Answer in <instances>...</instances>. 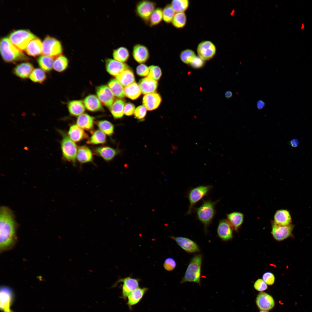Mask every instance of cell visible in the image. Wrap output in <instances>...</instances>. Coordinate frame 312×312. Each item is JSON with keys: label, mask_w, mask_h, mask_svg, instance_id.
Instances as JSON below:
<instances>
[{"label": "cell", "mask_w": 312, "mask_h": 312, "mask_svg": "<svg viewBox=\"0 0 312 312\" xmlns=\"http://www.w3.org/2000/svg\"><path fill=\"white\" fill-rule=\"evenodd\" d=\"M186 21V15L184 12H177L175 14L172 23L175 27L181 28L185 26Z\"/></svg>", "instance_id": "ee69618b"}, {"label": "cell", "mask_w": 312, "mask_h": 312, "mask_svg": "<svg viewBox=\"0 0 312 312\" xmlns=\"http://www.w3.org/2000/svg\"><path fill=\"white\" fill-rule=\"evenodd\" d=\"M83 103L86 108L90 111H99L103 109L98 97L94 95H90L87 96L84 99Z\"/></svg>", "instance_id": "d4e9b609"}, {"label": "cell", "mask_w": 312, "mask_h": 312, "mask_svg": "<svg viewBox=\"0 0 312 312\" xmlns=\"http://www.w3.org/2000/svg\"><path fill=\"white\" fill-rule=\"evenodd\" d=\"M58 131L62 136L61 146L63 158L75 164L78 150L76 144L64 131L60 130Z\"/></svg>", "instance_id": "5b68a950"}, {"label": "cell", "mask_w": 312, "mask_h": 312, "mask_svg": "<svg viewBox=\"0 0 312 312\" xmlns=\"http://www.w3.org/2000/svg\"><path fill=\"white\" fill-rule=\"evenodd\" d=\"M149 73L147 76L157 81L159 79L162 75L161 71L158 66L151 65L148 67Z\"/></svg>", "instance_id": "c3c4849f"}, {"label": "cell", "mask_w": 312, "mask_h": 312, "mask_svg": "<svg viewBox=\"0 0 312 312\" xmlns=\"http://www.w3.org/2000/svg\"><path fill=\"white\" fill-rule=\"evenodd\" d=\"M227 220L232 227L236 230L243 223L244 215L241 213L235 212L227 214Z\"/></svg>", "instance_id": "e575fe53"}, {"label": "cell", "mask_w": 312, "mask_h": 312, "mask_svg": "<svg viewBox=\"0 0 312 312\" xmlns=\"http://www.w3.org/2000/svg\"><path fill=\"white\" fill-rule=\"evenodd\" d=\"M135 109V107L134 104L130 103H127L125 104L124 107V114L127 116H131L134 114Z\"/></svg>", "instance_id": "11a10c76"}, {"label": "cell", "mask_w": 312, "mask_h": 312, "mask_svg": "<svg viewBox=\"0 0 312 312\" xmlns=\"http://www.w3.org/2000/svg\"><path fill=\"white\" fill-rule=\"evenodd\" d=\"M259 312H268V311L261 310Z\"/></svg>", "instance_id": "be15d7a7"}, {"label": "cell", "mask_w": 312, "mask_h": 312, "mask_svg": "<svg viewBox=\"0 0 312 312\" xmlns=\"http://www.w3.org/2000/svg\"><path fill=\"white\" fill-rule=\"evenodd\" d=\"M105 66L107 72L111 75L116 77L125 70L129 68L128 65L125 63L110 58L106 60Z\"/></svg>", "instance_id": "2e32d148"}, {"label": "cell", "mask_w": 312, "mask_h": 312, "mask_svg": "<svg viewBox=\"0 0 312 312\" xmlns=\"http://www.w3.org/2000/svg\"><path fill=\"white\" fill-rule=\"evenodd\" d=\"M170 5L175 12H184L188 8L189 1L188 0H173Z\"/></svg>", "instance_id": "7bdbcfd3"}, {"label": "cell", "mask_w": 312, "mask_h": 312, "mask_svg": "<svg viewBox=\"0 0 312 312\" xmlns=\"http://www.w3.org/2000/svg\"><path fill=\"white\" fill-rule=\"evenodd\" d=\"M46 77L44 71L39 68L34 69L29 77L31 81L38 83H43L46 80Z\"/></svg>", "instance_id": "60d3db41"}, {"label": "cell", "mask_w": 312, "mask_h": 312, "mask_svg": "<svg viewBox=\"0 0 312 312\" xmlns=\"http://www.w3.org/2000/svg\"><path fill=\"white\" fill-rule=\"evenodd\" d=\"M163 9L161 8H156L151 14L148 21L151 26L157 25L159 24L162 20Z\"/></svg>", "instance_id": "b9f144b4"}, {"label": "cell", "mask_w": 312, "mask_h": 312, "mask_svg": "<svg viewBox=\"0 0 312 312\" xmlns=\"http://www.w3.org/2000/svg\"><path fill=\"white\" fill-rule=\"evenodd\" d=\"M254 287L256 290L262 292L268 288L267 285L261 279H259L256 281Z\"/></svg>", "instance_id": "db71d44e"}, {"label": "cell", "mask_w": 312, "mask_h": 312, "mask_svg": "<svg viewBox=\"0 0 312 312\" xmlns=\"http://www.w3.org/2000/svg\"><path fill=\"white\" fill-rule=\"evenodd\" d=\"M294 225L281 226L273 223L272 233L274 238L278 241H281L287 238L291 235L294 228Z\"/></svg>", "instance_id": "4fadbf2b"}, {"label": "cell", "mask_w": 312, "mask_h": 312, "mask_svg": "<svg viewBox=\"0 0 312 312\" xmlns=\"http://www.w3.org/2000/svg\"><path fill=\"white\" fill-rule=\"evenodd\" d=\"M177 263L174 258L169 257L166 259L163 264L164 269L168 271L173 270L176 267Z\"/></svg>", "instance_id": "681fc988"}, {"label": "cell", "mask_w": 312, "mask_h": 312, "mask_svg": "<svg viewBox=\"0 0 312 312\" xmlns=\"http://www.w3.org/2000/svg\"><path fill=\"white\" fill-rule=\"evenodd\" d=\"M262 279L268 285H272L274 283L275 276L273 273L270 272H267L263 274Z\"/></svg>", "instance_id": "f5cc1de1"}, {"label": "cell", "mask_w": 312, "mask_h": 312, "mask_svg": "<svg viewBox=\"0 0 312 312\" xmlns=\"http://www.w3.org/2000/svg\"><path fill=\"white\" fill-rule=\"evenodd\" d=\"M197 51L199 57L203 61H207L214 57L216 53V48L212 42L206 40L198 44Z\"/></svg>", "instance_id": "30bf717a"}, {"label": "cell", "mask_w": 312, "mask_h": 312, "mask_svg": "<svg viewBox=\"0 0 312 312\" xmlns=\"http://www.w3.org/2000/svg\"><path fill=\"white\" fill-rule=\"evenodd\" d=\"M170 238L174 240L177 244L186 252L194 253L200 251L198 245L192 240L184 237L172 236Z\"/></svg>", "instance_id": "e0dca14e"}, {"label": "cell", "mask_w": 312, "mask_h": 312, "mask_svg": "<svg viewBox=\"0 0 312 312\" xmlns=\"http://www.w3.org/2000/svg\"><path fill=\"white\" fill-rule=\"evenodd\" d=\"M96 93L100 102L110 109L115 101V98L108 86L103 85L99 86L97 88Z\"/></svg>", "instance_id": "7c38bea8"}, {"label": "cell", "mask_w": 312, "mask_h": 312, "mask_svg": "<svg viewBox=\"0 0 312 312\" xmlns=\"http://www.w3.org/2000/svg\"><path fill=\"white\" fill-rule=\"evenodd\" d=\"M149 73L148 67L143 64H140L136 68V73L140 76H147Z\"/></svg>", "instance_id": "816d5d0a"}, {"label": "cell", "mask_w": 312, "mask_h": 312, "mask_svg": "<svg viewBox=\"0 0 312 312\" xmlns=\"http://www.w3.org/2000/svg\"><path fill=\"white\" fill-rule=\"evenodd\" d=\"M138 85L142 93L145 95L155 92L157 87L158 82L153 79L146 77L141 79Z\"/></svg>", "instance_id": "44dd1931"}, {"label": "cell", "mask_w": 312, "mask_h": 312, "mask_svg": "<svg viewBox=\"0 0 312 312\" xmlns=\"http://www.w3.org/2000/svg\"><path fill=\"white\" fill-rule=\"evenodd\" d=\"M147 110L146 109L144 105H140L135 108L134 114L135 116L138 119H142L145 117L146 114Z\"/></svg>", "instance_id": "f907efd6"}, {"label": "cell", "mask_w": 312, "mask_h": 312, "mask_svg": "<svg viewBox=\"0 0 312 312\" xmlns=\"http://www.w3.org/2000/svg\"><path fill=\"white\" fill-rule=\"evenodd\" d=\"M54 58L46 55L40 56L38 62L40 68L45 72L50 71L53 68Z\"/></svg>", "instance_id": "8d00e7d4"}, {"label": "cell", "mask_w": 312, "mask_h": 312, "mask_svg": "<svg viewBox=\"0 0 312 312\" xmlns=\"http://www.w3.org/2000/svg\"><path fill=\"white\" fill-rule=\"evenodd\" d=\"M235 9H233V10H232L231 12V15L232 16L234 14V13H235Z\"/></svg>", "instance_id": "6125c7cd"}, {"label": "cell", "mask_w": 312, "mask_h": 312, "mask_svg": "<svg viewBox=\"0 0 312 312\" xmlns=\"http://www.w3.org/2000/svg\"><path fill=\"white\" fill-rule=\"evenodd\" d=\"M124 91L125 96L133 100L138 98L142 93L139 85L135 82L125 87Z\"/></svg>", "instance_id": "836d02e7"}, {"label": "cell", "mask_w": 312, "mask_h": 312, "mask_svg": "<svg viewBox=\"0 0 312 312\" xmlns=\"http://www.w3.org/2000/svg\"><path fill=\"white\" fill-rule=\"evenodd\" d=\"M304 25L303 23H302L301 26L300 27V29L302 30H303L304 28Z\"/></svg>", "instance_id": "94428289"}, {"label": "cell", "mask_w": 312, "mask_h": 312, "mask_svg": "<svg viewBox=\"0 0 312 312\" xmlns=\"http://www.w3.org/2000/svg\"><path fill=\"white\" fill-rule=\"evenodd\" d=\"M94 118L87 114H82L78 117L77 120V125L87 131L92 130L93 127Z\"/></svg>", "instance_id": "83f0119b"}, {"label": "cell", "mask_w": 312, "mask_h": 312, "mask_svg": "<svg viewBox=\"0 0 312 312\" xmlns=\"http://www.w3.org/2000/svg\"><path fill=\"white\" fill-rule=\"evenodd\" d=\"M108 86L114 96L122 99L125 96L124 88L116 79L110 81L108 83Z\"/></svg>", "instance_id": "d6a6232c"}, {"label": "cell", "mask_w": 312, "mask_h": 312, "mask_svg": "<svg viewBox=\"0 0 312 312\" xmlns=\"http://www.w3.org/2000/svg\"><path fill=\"white\" fill-rule=\"evenodd\" d=\"M290 144L292 147H296L298 145L299 141L297 139H294L290 141Z\"/></svg>", "instance_id": "680465c9"}, {"label": "cell", "mask_w": 312, "mask_h": 312, "mask_svg": "<svg viewBox=\"0 0 312 312\" xmlns=\"http://www.w3.org/2000/svg\"><path fill=\"white\" fill-rule=\"evenodd\" d=\"M212 187L211 185H202L192 188L190 191L188 195L190 205L187 214H191L194 206L208 194Z\"/></svg>", "instance_id": "ba28073f"}, {"label": "cell", "mask_w": 312, "mask_h": 312, "mask_svg": "<svg viewBox=\"0 0 312 312\" xmlns=\"http://www.w3.org/2000/svg\"><path fill=\"white\" fill-rule=\"evenodd\" d=\"M132 55L135 61L139 63L142 64L148 60L149 52L146 46L141 44H137L133 47Z\"/></svg>", "instance_id": "ffe728a7"}, {"label": "cell", "mask_w": 312, "mask_h": 312, "mask_svg": "<svg viewBox=\"0 0 312 312\" xmlns=\"http://www.w3.org/2000/svg\"><path fill=\"white\" fill-rule=\"evenodd\" d=\"M257 307L261 310L268 311L272 309L275 305L273 297L269 294L263 292L259 293L256 299Z\"/></svg>", "instance_id": "9a60e30c"}, {"label": "cell", "mask_w": 312, "mask_h": 312, "mask_svg": "<svg viewBox=\"0 0 312 312\" xmlns=\"http://www.w3.org/2000/svg\"><path fill=\"white\" fill-rule=\"evenodd\" d=\"M76 158L81 163L92 162L93 160V154L90 149L85 146H79L78 149Z\"/></svg>", "instance_id": "f1b7e54d"}, {"label": "cell", "mask_w": 312, "mask_h": 312, "mask_svg": "<svg viewBox=\"0 0 312 312\" xmlns=\"http://www.w3.org/2000/svg\"><path fill=\"white\" fill-rule=\"evenodd\" d=\"M68 108L70 114L74 116H79L85 110L84 105L79 100L70 101L68 104Z\"/></svg>", "instance_id": "d590c367"}, {"label": "cell", "mask_w": 312, "mask_h": 312, "mask_svg": "<svg viewBox=\"0 0 312 312\" xmlns=\"http://www.w3.org/2000/svg\"><path fill=\"white\" fill-rule=\"evenodd\" d=\"M148 290L146 287H138L129 295L127 298V304L130 310L140 302Z\"/></svg>", "instance_id": "603a6c76"}, {"label": "cell", "mask_w": 312, "mask_h": 312, "mask_svg": "<svg viewBox=\"0 0 312 312\" xmlns=\"http://www.w3.org/2000/svg\"><path fill=\"white\" fill-rule=\"evenodd\" d=\"M68 62V60L66 57L60 55L56 57L54 60L53 68L57 72H62L67 68Z\"/></svg>", "instance_id": "ab89813d"}, {"label": "cell", "mask_w": 312, "mask_h": 312, "mask_svg": "<svg viewBox=\"0 0 312 312\" xmlns=\"http://www.w3.org/2000/svg\"><path fill=\"white\" fill-rule=\"evenodd\" d=\"M123 283L122 287V298L127 299L129 295L133 291L139 287V280L136 278L128 277L118 280L117 283Z\"/></svg>", "instance_id": "5bb4252c"}, {"label": "cell", "mask_w": 312, "mask_h": 312, "mask_svg": "<svg viewBox=\"0 0 312 312\" xmlns=\"http://www.w3.org/2000/svg\"><path fill=\"white\" fill-rule=\"evenodd\" d=\"M219 201L213 202L210 200H204L200 207L195 209L197 217L204 225L205 229L212 221L216 213L215 206Z\"/></svg>", "instance_id": "277c9868"}, {"label": "cell", "mask_w": 312, "mask_h": 312, "mask_svg": "<svg viewBox=\"0 0 312 312\" xmlns=\"http://www.w3.org/2000/svg\"><path fill=\"white\" fill-rule=\"evenodd\" d=\"M116 79L125 87L135 82L134 74L129 68L125 70L116 76Z\"/></svg>", "instance_id": "4dcf8cb0"}, {"label": "cell", "mask_w": 312, "mask_h": 312, "mask_svg": "<svg viewBox=\"0 0 312 312\" xmlns=\"http://www.w3.org/2000/svg\"><path fill=\"white\" fill-rule=\"evenodd\" d=\"M232 228L227 220L223 219L220 220L217 229L218 236L223 241L231 239L233 237Z\"/></svg>", "instance_id": "ac0fdd59"}, {"label": "cell", "mask_w": 312, "mask_h": 312, "mask_svg": "<svg viewBox=\"0 0 312 312\" xmlns=\"http://www.w3.org/2000/svg\"><path fill=\"white\" fill-rule=\"evenodd\" d=\"M275 7H276V8H278V5H277V4H276V5H275Z\"/></svg>", "instance_id": "e7e4bbea"}, {"label": "cell", "mask_w": 312, "mask_h": 312, "mask_svg": "<svg viewBox=\"0 0 312 312\" xmlns=\"http://www.w3.org/2000/svg\"><path fill=\"white\" fill-rule=\"evenodd\" d=\"M292 219L289 212L286 210L277 211L274 216V223L281 226H287L291 224Z\"/></svg>", "instance_id": "cb8c5ba5"}, {"label": "cell", "mask_w": 312, "mask_h": 312, "mask_svg": "<svg viewBox=\"0 0 312 312\" xmlns=\"http://www.w3.org/2000/svg\"><path fill=\"white\" fill-rule=\"evenodd\" d=\"M42 43L41 40L36 37L29 43L25 50L29 55L36 57L42 53Z\"/></svg>", "instance_id": "484cf974"}, {"label": "cell", "mask_w": 312, "mask_h": 312, "mask_svg": "<svg viewBox=\"0 0 312 312\" xmlns=\"http://www.w3.org/2000/svg\"><path fill=\"white\" fill-rule=\"evenodd\" d=\"M97 125L99 129L105 134L111 136L114 132V126L109 121L106 120L99 121Z\"/></svg>", "instance_id": "f6af8a7d"}, {"label": "cell", "mask_w": 312, "mask_h": 312, "mask_svg": "<svg viewBox=\"0 0 312 312\" xmlns=\"http://www.w3.org/2000/svg\"><path fill=\"white\" fill-rule=\"evenodd\" d=\"M113 56L114 60L124 63L128 60L129 57V53L126 48L121 47L114 50Z\"/></svg>", "instance_id": "74e56055"}, {"label": "cell", "mask_w": 312, "mask_h": 312, "mask_svg": "<svg viewBox=\"0 0 312 312\" xmlns=\"http://www.w3.org/2000/svg\"><path fill=\"white\" fill-rule=\"evenodd\" d=\"M106 140L105 134L100 130H97L93 133L87 143L91 144H103L106 142Z\"/></svg>", "instance_id": "f35d334b"}, {"label": "cell", "mask_w": 312, "mask_h": 312, "mask_svg": "<svg viewBox=\"0 0 312 312\" xmlns=\"http://www.w3.org/2000/svg\"><path fill=\"white\" fill-rule=\"evenodd\" d=\"M68 135L71 139L75 142H79L88 137V135L83 129L75 125H73L70 127Z\"/></svg>", "instance_id": "4316f807"}, {"label": "cell", "mask_w": 312, "mask_h": 312, "mask_svg": "<svg viewBox=\"0 0 312 312\" xmlns=\"http://www.w3.org/2000/svg\"><path fill=\"white\" fill-rule=\"evenodd\" d=\"M125 104V101L122 99H118L115 101L109 109L114 118H119L122 117Z\"/></svg>", "instance_id": "1f68e13d"}, {"label": "cell", "mask_w": 312, "mask_h": 312, "mask_svg": "<svg viewBox=\"0 0 312 312\" xmlns=\"http://www.w3.org/2000/svg\"><path fill=\"white\" fill-rule=\"evenodd\" d=\"M0 50L3 60L8 62L26 60L27 58L16 47L9 38L4 37L1 40Z\"/></svg>", "instance_id": "7a4b0ae2"}, {"label": "cell", "mask_w": 312, "mask_h": 312, "mask_svg": "<svg viewBox=\"0 0 312 312\" xmlns=\"http://www.w3.org/2000/svg\"><path fill=\"white\" fill-rule=\"evenodd\" d=\"M225 97L227 99H229L231 98L232 96L233 93L232 92L229 90L225 92Z\"/></svg>", "instance_id": "91938a15"}, {"label": "cell", "mask_w": 312, "mask_h": 312, "mask_svg": "<svg viewBox=\"0 0 312 312\" xmlns=\"http://www.w3.org/2000/svg\"><path fill=\"white\" fill-rule=\"evenodd\" d=\"M161 101L160 96L156 92L145 94L142 99L143 105L148 111L153 110L157 108Z\"/></svg>", "instance_id": "d6986e66"}, {"label": "cell", "mask_w": 312, "mask_h": 312, "mask_svg": "<svg viewBox=\"0 0 312 312\" xmlns=\"http://www.w3.org/2000/svg\"><path fill=\"white\" fill-rule=\"evenodd\" d=\"M42 53L53 58L62 55V48L61 42L56 39L47 36L42 43Z\"/></svg>", "instance_id": "52a82bcc"}, {"label": "cell", "mask_w": 312, "mask_h": 312, "mask_svg": "<svg viewBox=\"0 0 312 312\" xmlns=\"http://www.w3.org/2000/svg\"><path fill=\"white\" fill-rule=\"evenodd\" d=\"M190 64L192 67L195 68H198L203 66L204 62L203 60L199 57L196 56Z\"/></svg>", "instance_id": "9f6ffc18"}, {"label": "cell", "mask_w": 312, "mask_h": 312, "mask_svg": "<svg viewBox=\"0 0 312 312\" xmlns=\"http://www.w3.org/2000/svg\"><path fill=\"white\" fill-rule=\"evenodd\" d=\"M163 20L167 23L172 22L175 14V12L171 5H167L163 9Z\"/></svg>", "instance_id": "7dc6e473"}, {"label": "cell", "mask_w": 312, "mask_h": 312, "mask_svg": "<svg viewBox=\"0 0 312 312\" xmlns=\"http://www.w3.org/2000/svg\"><path fill=\"white\" fill-rule=\"evenodd\" d=\"M156 4L153 1L143 0L138 2L135 11L138 15L144 21L148 22L150 17L156 8Z\"/></svg>", "instance_id": "9c48e42d"}, {"label": "cell", "mask_w": 312, "mask_h": 312, "mask_svg": "<svg viewBox=\"0 0 312 312\" xmlns=\"http://www.w3.org/2000/svg\"><path fill=\"white\" fill-rule=\"evenodd\" d=\"M36 38L30 31L26 30L14 31L9 36L12 43L21 51L25 50L29 43Z\"/></svg>", "instance_id": "8992f818"}, {"label": "cell", "mask_w": 312, "mask_h": 312, "mask_svg": "<svg viewBox=\"0 0 312 312\" xmlns=\"http://www.w3.org/2000/svg\"><path fill=\"white\" fill-rule=\"evenodd\" d=\"M13 299L14 294L10 288L5 286L1 287L0 308L3 312H13L10 309Z\"/></svg>", "instance_id": "8fae6325"}, {"label": "cell", "mask_w": 312, "mask_h": 312, "mask_svg": "<svg viewBox=\"0 0 312 312\" xmlns=\"http://www.w3.org/2000/svg\"><path fill=\"white\" fill-rule=\"evenodd\" d=\"M202 261L201 255H196L192 258L180 281L181 283L192 282L200 285Z\"/></svg>", "instance_id": "3957f363"}, {"label": "cell", "mask_w": 312, "mask_h": 312, "mask_svg": "<svg viewBox=\"0 0 312 312\" xmlns=\"http://www.w3.org/2000/svg\"><path fill=\"white\" fill-rule=\"evenodd\" d=\"M31 63L25 62L17 65L13 70V73L17 76L22 79H26L29 77L34 69Z\"/></svg>", "instance_id": "7402d4cb"}, {"label": "cell", "mask_w": 312, "mask_h": 312, "mask_svg": "<svg viewBox=\"0 0 312 312\" xmlns=\"http://www.w3.org/2000/svg\"><path fill=\"white\" fill-rule=\"evenodd\" d=\"M265 105V102L261 100H259L257 103V107L259 109H263Z\"/></svg>", "instance_id": "6f0895ef"}, {"label": "cell", "mask_w": 312, "mask_h": 312, "mask_svg": "<svg viewBox=\"0 0 312 312\" xmlns=\"http://www.w3.org/2000/svg\"><path fill=\"white\" fill-rule=\"evenodd\" d=\"M180 56L182 62L187 64H190L196 57L193 50L188 49L182 51Z\"/></svg>", "instance_id": "bcb514c9"}, {"label": "cell", "mask_w": 312, "mask_h": 312, "mask_svg": "<svg viewBox=\"0 0 312 312\" xmlns=\"http://www.w3.org/2000/svg\"><path fill=\"white\" fill-rule=\"evenodd\" d=\"M94 151L97 155L107 161L112 159L118 153L116 149L108 146L97 147L95 148Z\"/></svg>", "instance_id": "f546056e"}, {"label": "cell", "mask_w": 312, "mask_h": 312, "mask_svg": "<svg viewBox=\"0 0 312 312\" xmlns=\"http://www.w3.org/2000/svg\"><path fill=\"white\" fill-rule=\"evenodd\" d=\"M17 224L12 211L2 206L0 209V250L1 252L13 248L17 240Z\"/></svg>", "instance_id": "6da1fadb"}]
</instances>
